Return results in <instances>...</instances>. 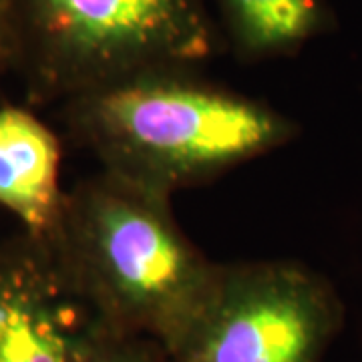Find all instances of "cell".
Segmentation results:
<instances>
[{
	"label": "cell",
	"instance_id": "6da1fadb",
	"mask_svg": "<svg viewBox=\"0 0 362 362\" xmlns=\"http://www.w3.org/2000/svg\"><path fill=\"white\" fill-rule=\"evenodd\" d=\"M69 292L97 322L147 338L173 356L220 280L185 235L171 197L97 173L65 192L40 238Z\"/></svg>",
	"mask_w": 362,
	"mask_h": 362
},
{
	"label": "cell",
	"instance_id": "7a4b0ae2",
	"mask_svg": "<svg viewBox=\"0 0 362 362\" xmlns=\"http://www.w3.org/2000/svg\"><path fill=\"white\" fill-rule=\"evenodd\" d=\"M65 119L101 171L169 197L298 133L274 107L199 77L192 66L149 69L85 90L66 99Z\"/></svg>",
	"mask_w": 362,
	"mask_h": 362
},
{
	"label": "cell",
	"instance_id": "3957f363",
	"mask_svg": "<svg viewBox=\"0 0 362 362\" xmlns=\"http://www.w3.org/2000/svg\"><path fill=\"white\" fill-rule=\"evenodd\" d=\"M30 101H63L149 69L209 61L220 33L207 0H6Z\"/></svg>",
	"mask_w": 362,
	"mask_h": 362
},
{
	"label": "cell",
	"instance_id": "277c9868",
	"mask_svg": "<svg viewBox=\"0 0 362 362\" xmlns=\"http://www.w3.org/2000/svg\"><path fill=\"white\" fill-rule=\"evenodd\" d=\"M342 322L334 288L292 259L221 266L175 362H320Z\"/></svg>",
	"mask_w": 362,
	"mask_h": 362
},
{
	"label": "cell",
	"instance_id": "5b68a950",
	"mask_svg": "<svg viewBox=\"0 0 362 362\" xmlns=\"http://www.w3.org/2000/svg\"><path fill=\"white\" fill-rule=\"evenodd\" d=\"M95 324L40 238H0V362H77Z\"/></svg>",
	"mask_w": 362,
	"mask_h": 362
},
{
	"label": "cell",
	"instance_id": "8992f818",
	"mask_svg": "<svg viewBox=\"0 0 362 362\" xmlns=\"http://www.w3.org/2000/svg\"><path fill=\"white\" fill-rule=\"evenodd\" d=\"M61 141L23 107H0V207L35 238L51 232L63 206Z\"/></svg>",
	"mask_w": 362,
	"mask_h": 362
},
{
	"label": "cell",
	"instance_id": "52a82bcc",
	"mask_svg": "<svg viewBox=\"0 0 362 362\" xmlns=\"http://www.w3.org/2000/svg\"><path fill=\"white\" fill-rule=\"evenodd\" d=\"M244 61L290 57L332 26L326 0H209Z\"/></svg>",
	"mask_w": 362,
	"mask_h": 362
},
{
	"label": "cell",
	"instance_id": "ba28073f",
	"mask_svg": "<svg viewBox=\"0 0 362 362\" xmlns=\"http://www.w3.org/2000/svg\"><path fill=\"white\" fill-rule=\"evenodd\" d=\"M159 346L151 340L97 322L77 362H156Z\"/></svg>",
	"mask_w": 362,
	"mask_h": 362
},
{
	"label": "cell",
	"instance_id": "9c48e42d",
	"mask_svg": "<svg viewBox=\"0 0 362 362\" xmlns=\"http://www.w3.org/2000/svg\"><path fill=\"white\" fill-rule=\"evenodd\" d=\"M16 69V42L6 0H0V77Z\"/></svg>",
	"mask_w": 362,
	"mask_h": 362
}]
</instances>
